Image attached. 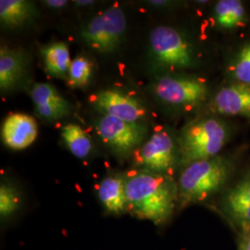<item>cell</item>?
Masks as SVG:
<instances>
[{
  "mask_svg": "<svg viewBox=\"0 0 250 250\" xmlns=\"http://www.w3.org/2000/svg\"><path fill=\"white\" fill-rule=\"evenodd\" d=\"M177 189L167 175L142 170L126 181L127 209L157 225L169 220Z\"/></svg>",
  "mask_w": 250,
  "mask_h": 250,
  "instance_id": "cell-1",
  "label": "cell"
},
{
  "mask_svg": "<svg viewBox=\"0 0 250 250\" xmlns=\"http://www.w3.org/2000/svg\"><path fill=\"white\" fill-rule=\"evenodd\" d=\"M231 166L223 158L196 161L188 165L179 178L177 196L183 205L205 200L224 187Z\"/></svg>",
  "mask_w": 250,
  "mask_h": 250,
  "instance_id": "cell-2",
  "label": "cell"
},
{
  "mask_svg": "<svg viewBox=\"0 0 250 250\" xmlns=\"http://www.w3.org/2000/svg\"><path fill=\"white\" fill-rule=\"evenodd\" d=\"M225 125L216 119H206L188 126L179 138L181 162L188 166L217 157L227 140Z\"/></svg>",
  "mask_w": 250,
  "mask_h": 250,
  "instance_id": "cell-3",
  "label": "cell"
},
{
  "mask_svg": "<svg viewBox=\"0 0 250 250\" xmlns=\"http://www.w3.org/2000/svg\"><path fill=\"white\" fill-rule=\"evenodd\" d=\"M152 58L167 69H185L194 64L191 44L177 30L170 26L154 28L149 36Z\"/></svg>",
  "mask_w": 250,
  "mask_h": 250,
  "instance_id": "cell-4",
  "label": "cell"
},
{
  "mask_svg": "<svg viewBox=\"0 0 250 250\" xmlns=\"http://www.w3.org/2000/svg\"><path fill=\"white\" fill-rule=\"evenodd\" d=\"M126 27L124 10L112 7L92 19L83 28L81 36L92 49L100 53H110L122 43Z\"/></svg>",
  "mask_w": 250,
  "mask_h": 250,
  "instance_id": "cell-5",
  "label": "cell"
},
{
  "mask_svg": "<svg viewBox=\"0 0 250 250\" xmlns=\"http://www.w3.org/2000/svg\"><path fill=\"white\" fill-rule=\"evenodd\" d=\"M99 137L118 156L131 154L143 143L146 128L139 123H128L109 116H102L96 124Z\"/></svg>",
  "mask_w": 250,
  "mask_h": 250,
  "instance_id": "cell-6",
  "label": "cell"
},
{
  "mask_svg": "<svg viewBox=\"0 0 250 250\" xmlns=\"http://www.w3.org/2000/svg\"><path fill=\"white\" fill-rule=\"evenodd\" d=\"M155 96L172 106H197L205 101L208 90L198 79L178 76H163L153 84Z\"/></svg>",
  "mask_w": 250,
  "mask_h": 250,
  "instance_id": "cell-7",
  "label": "cell"
},
{
  "mask_svg": "<svg viewBox=\"0 0 250 250\" xmlns=\"http://www.w3.org/2000/svg\"><path fill=\"white\" fill-rule=\"evenodd\" d=\"M137 161L145 170L167 175L175 162V145L170 134L165 131L152 134L139 149Z\"/></svg>",
  "mask_w": 250,
  "mask_h": 250,
  "instance_id": "cell-8",
  "label": "cell"
},
{
  "mask_svg": "<svg viewBox=\"0 0 250 250\" xmlns=\"http://www.w3.org/2000/svg\"><path fill=\"white\" fill-rule=\"evenodd\" d=\"M95 107L104 116L128 123H137L146 114L143 106L136 99L116 89L99 92L95 99Z\"/></svg>",
  "mask_w": 250,
  "mask_h": 250,
  "instance_id": "cell-9",
  "label": "cell"
},
{
  "mask_svg": "<svg viewBox=\"0 0 250 250\" xmlns=\"http://www.w3.org/2000/svg\"><path fill=\"white\" fill-rule=\"evenodd\" d=\"M30 95L35 104L36 114L45 121H59L72 112V105L50 83H34Z\"/></svg>",
  "mask_w": 250,
  "mask_h": 250,
  "instance_id": "cell-10",
  "label": "cell"
},
{
  "mask_svg": "<svg viewBox=\"0 0 250 250\" xmlns=\"http://www.w3.org/2000/svg\"><path fill=\"white\" fill-rule=\"evenodd\" d=\"M38 128L36 120L24 113H11L2 125V139L11 149L21 150L36 141Z\"/></svg>",
  "mask_w": 250,
  "mask_h": 250,
  "instance_id": "cell-11",
  "label": "cell"
},
{
  "mask_svg": "<svg viewBox=\"0 0 250 250\" xmlns=\"http://www.w3.org/2000/svg\"><path fill=\"white\" fill-rule=\"evenodd\" d=\"M224 208L242 230L250 229V172L225 194Z\"/></svg>",
  "mask_w": 250,
  "mask_h": 250,
  "instance_id": "cell-12",
  "label": "cell"
},
{
  "mask_svg": "<svg viewBox=\"0 0 250 250\" xmlns=\"http://www.w3.org/2000/svg\"><path fill=\"white\" fill-rule=\"evenodd\" d=\"M215 108L218 112L230 116L250 118V86L240 83L220 90L215 97Z\"/></svg>",
  "mask_w": 250,
  "mask_h": 250,
  "instance_id": "cell-13",
  "label": "cell"
},
{
  "mask_svg": "<svg viewBox=\"0 0 250 250\" xmlns=\"http://www.w3.org/2000/svg\"><path fill=\"white\" fill-rule=\"evenodd\" d=\"M26 72L25 55L18 49L2 46L0 49V90L7 93L15 89Z\"/></svg>",
  "mask_w": 250,
  "mask_h": 250,
  "instance_id": "cell-14",
  "label": "cell"
},
{
  "mask_svg": "<svg viewBox=\"0 0 250 250\" xmlns=\"http://www.w3.org/2000/svg\"><path fill=\"white\" fill-rule=\"evenodd\" d=\"M126 181L119 174L109 175L101 181L99 197L107 212L119 214L127 209Z\"/></svg>",
  "mask_w": 250,
  "mask_h": 250,
  "instance_id": "cell-15",
  "label": "cell"
},
{
  "mask_svg": "<svg viewBox=\"0 0 250 250\" xmlns=\"http://www.w3.org/2000/svg\"><path fill=\"white\" fill-rule=\"evenodd\" d=\"M36 5L25 0H1L0 21L3 26L15 29L24 26L36 13Z\"/></svg>",
  "mask_w": 250,
  "mask_h": 250,
  "instance_id": "cell-16",
  "label": "cell"
},
{
  "mask_svg": "<svg viewBox=\"0 0 250 250\" xmlns=\"http://www.w3.org/2000/svg\"><path fill=\"white\" fill-rule=\"evenodd\" d=\"M41 53L46 72L56 77L67 78L72 63L68 45L64 42H55L43 46Z\"/></svg>",
  "mask_w": 250,
  "mask_h": 250,
  "instance_id": "cell-17",
  "label": "cell"
},
{
  "mask_svg": "<svg viewBox=\"0 0 250 250\" xmlns=\"http://www.w3.org/2000/svg\"><path fill=\"white\" fill-rule=\"evenodd\" d=\"M62 136L68 149L79 159L86 158L92 150L89 136L79 125L69 124L63 126Z\"/></svg>",
  "mask_w": 250,
  "mask_h": 250,
  "instance_id": "cell-18",
  "label": "cell"
},
{
  "mask_svg": "<svg viewBox=\"0 0 250 250\" xmlns=\"http://www.w3.org/2000/svg\"><path fill=\"white\" fill-rule=\"evenodd\" d=\"M218 23L224 28H232L240 24L245 17V9L238 0H222L215 9Z\"/></svg>",
  "mask_w": 250,
  "mask_h": 250,
  "instance_id": "cell-19",
  "label": "cell"
},
{
  "mask_svg": "<svg viewBox=\"0 0 250 250\" xmlns=\"http://www.w3.org/2000/svg\"><path fill=\"white\" fill-rule=\"evenodd\" d=\"M92 75V63L83 56H77L73 59L68 72L67 79L70 86L75 88L85 87Z\"/></svg>",
  "mask_w": 250,
  "mask_h": 250,
  "instance_id": "cell-20",
  "label": "cell"
},
{
  "mask_svg": "<svg viewBox=\"0 0 250 250\" xmlns=\"http://www.w3.org/2000/svg\"><path fill=\"white\" fill-rule=\"evenodd\" d=\"M20 206L18 190L9 183H2L0 187V215L7 218L17 211Z\"/></svg>",
  "mask_w": 250,
  "mask_h": 250,
  "instance_id": "cell-21",
  "label": "cell"
},
{
  "mask_svg": "<svg viewBox=\"0 0 250 250\" xmlns=\"http://www.w3.org/2000/svg\"><path fill=\"white\" fill-rule=\"evenodd\" d=\"M234 74L241 83L250 84V45L246 46L236 60Z\"/></svg>",
  "mask_w": 250,
  "mask_h": 250,
  "instance_id": "cell-22",
  "label": "cell"
},
{
  "mask_svg": "<svg viewBox=\"0 0 250 250\" xmlns=\"http://www.w3.org/2000/svg\"><path fill=\"white\" fill-rule=\"evenodd\" d=\"M238 250H250V229L242 230L238 240Z\"/></svg>",
  "mask_w": 250,
  "mask_h": 250,
  "instance_id": "cell-23",
  "label": "cell"
},
{
  "mask_svg": "<svg viewBox=\"0 0 250 250\" xmlns=\"http://www.w3.org/2000/svg\"><path fill=\"white\" fill-rule=\"evenodd\" d=\"M46 6L53 8V9H62L63 7L67 6L69 3L67 0H46L44 1Z\"/></svg>",
  "mask_w": 250,
  "mask_h": 250,
  "instance_id": "cell-24",
  "label": "cell"
},
{
  "mask_svg": "<svg viewBox=\"0 0 250 250\" xmlns=\"http://www.w3.org/2000/svg\"><path fill=\"white\" fill-rule=\"evenodd\" d=\"M74 3H75L76 5H78V6H83V7H85V6L94 5L95 1H92V0H83V1L78 0V1H74Z\"/></svg>",
  "mask_w": 250,
  "mask_h": 250,
  "instance_id": "cell-25",
  "label": "cell"
}]
</instances>
